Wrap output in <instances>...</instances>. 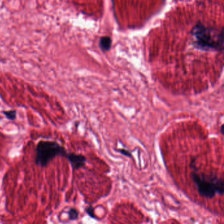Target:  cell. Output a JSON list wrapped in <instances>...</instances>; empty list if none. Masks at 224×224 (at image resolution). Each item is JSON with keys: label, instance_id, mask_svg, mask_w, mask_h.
<instances>
[{"label": "cell", "instance_id": "1", "mask_svg": "<svg viewBox=\"0 0 224 224\" xmlns=\"http://www.w3.org/2000/svg\"><path fill=\"white\" fill-rule=\"evenodd\" d=\"M195 38L193 46L204 51H223V32L197 23L191 30Z\"/></svg>", "mask_w": 224, "mask_h": 224}, {"label": "cell", "instance_id": "2", "mask_svg": "<svg viewBox=\"0 0 224 224\" xmlns=\"http://www.w3.org/2000/svg\"><path fill=\"white\" fill-rule=\"evenodd\" d=\"M195 161H192L193 172L191 173V178L200 196L208 199H212L217 194H223V178L218 177L215 174H205L197 172L195 168Z\"/></svg>", "mask_w": 224, "mask_h": 224}, {"label": "cell", "instance_id": "3", "mask_svg": "<svg viewBox=\"0 0 224 224\" xmlns=\"http://www.w3.org/2000/svg\"><path fill=\"white\" fill-rule=\"evenodd\" d=\"M35 163L44 168L57 157H66L67 150L63 146L55 141H40L36 147Z\"/></svg>", "mask_w": 224, "mask_h": 224}, {"label": "cell", "instance_id": "4", "mask_svg": "<svg viewBox=\"0 0 224 224\" xmlns=\"http://www.w3.org/2000/svg\"><path fill=\"white\" fill-rule=\"evenodd\" d=\"M65 158L68 160L73 170H76L86 166L87 159L83 155L68 153Z\"/></svg>", "mask_w": 224, "mask_h": 224}, {"label": "cell", "instance_id": "5", "mask_svg": "<svg viewBox=\"0 0 224 224\" xmlns=\"http://www.w3.org/2000/svg\"><path fill=\"white\" fill-rule=\"evenodd\" d=\"M112 40L108 36L102 37L99 41V46L103 51H108L111 47Z\"/></svg>", "mask_w": 224, "mask_h": 224}, {"label": "cell", "instance_id": "6", "mask_svg": "<svg viewBox=\"0 0 224 224\" xmlns=\"http://www.w3.org/2000/svg\"><path fill=\"white\" fill-rule=\"evenodd\" d=\"M68 215L69 220L74 221L76 220L79 217V212L76 208H70L68 212Z\"/></svg>", "mask_w": 224, "mask_h": 224}, {"label": "cell", "instance_id": "7", "mask_svg": "<svg viewBox=\"0 0 224 224\" xmlns=\"http://www.w3.org/2000/svg\"><path fill=\"white\" fill-rule=\"evenodd\" d=\"M3 114L7 117V118L10 120H14L16 118V110H4L2 112Z\"/></svg>", "mask_w": 224, "mask_h": 224}, {"label": "cell", "instance_id": "8", "mask_svg": "<svg viewBox=\"0 0 224 224\" xmlns=\"http://www.w3.org/2000/svg\"><path fill=\"white\" fill-rule=\"evenodd\" d=\"M86 212H87V214L91 217V218H95V214H94V209L91 206H89L87 207L86 208Z\"/></svg>", "mask_w": 224, "mask_h": 224}, {"label": "cell", "instance_id": "9", "mask_svg": "<svg viewBox=\"0 0 224 224\" xmlns=\"http://www.w3.org/2000/svg\"><path fill=\"white\" fill-rule=\"evenodd\" d=\"M117 151L120 153V154L123 155H124V156H126L127 157H129V158H131L132 157V155L131 153L129 151V150H126V149H118Z\"/></svg>", "mask_w": 224, "mask_h": 224}, {"label": "cell", "instance_id": "10", "mask_svg": "<svg viewBox=\"0 0 224 224\" xmlns=\"http://www.w3.org/2000/svg\"><path fill=\"white\" fill-rule=\"evenodd\" d=\"M223 124L221 125V128H220V132H221V133L222 134V135L223 134Z\"/></svg>", "mask_w": 224, "mask_h": 224}]
</instances>
